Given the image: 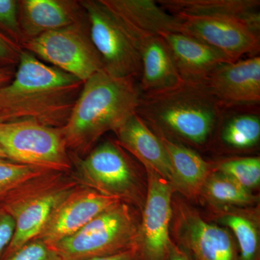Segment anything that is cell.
I'll use <instances>...</instances> for the list:
<instances>
[{
	"instance_id": "1",
	"label": "cell",
	"mask_w": 260,
	"mask_h": 260,
	"mask_svg": "<svg viewBox=\"0 0 260 260\" xmlns=\"http://www.w3.org/2000/svg\"><path fill=\"white\" fill-rule=\"evenodd\" d=\"M83 83L23 49L14 78L0 88V121L31 120L62 128Z\"/></svg>"
},
{
	"instance_id": "2",
	"label": "cell",
	"mask_w": 260,
	"mask_h": 260,
	"mask_svg": "<svg viewBox=\"0 0 260 260\" xmlns=\"http://www.w3.org/2000/svg\"><path fill=\"white\" fill-rule=\"evenodd\" d=\"M135 78H116L104 70L84 82L66 124L67 148L85 154L109 131L115 132L136 113L140 96Z\"/></svg>"
},
{
	"instance_id": "3",
	"label": "cell",
	"mask_w": 260,
	"mask_h": 260,
	"mask_svg": "<svg viewBox=\"0 0 260 260\" xmlns=\"http://www.w3.org/2000/svg\"><path fill=\"white\" fill-rule=\"evenodd\" d=\"M223 109L204 84L184 81L175 88L140 94L136 114L155 134L200 147L211 138Z\"/></svg>"
},
{
	"instance_id": "4",
	"label": "cell",
	"mask_w": 260,
	"mask_h": 260,
	"mask_svg": "<svg viewBox=\"0 0 260 260\" xmlns=\"http://www.w3.org/2000/svg\"><path fill=\"white\" fill-rule=\"evenodd\" d=\"M140 223L121 202L101 213L70 237L49 245L62 260H90L139 246Z\"/></svg>"
},
{
	"instance_id": "5",
	"label": "cell",
	"mask_w": 260,
	"mask_h": 260,
	"mask_svg": "<svg viewBox=\"0 0 260 260\" xmlns=\"http://www.w3.org/2000/svg\"><path fill=\"white\" fill-rule=\"evenodd\" d=\"M0 148L7 158L18 164L48 172L71 168L61 128L31 120L0 121Z\"/></svg>"
},
{
	"instance_id": "6",
	"label": "cell",
	"mask_w": 260,
	"mask_h": 260,
	"mask_svg": "<svg viewBox=\"0 0 260 260\" xmlns=\"http://www.w3.org/2000/svg\"><path fill=\"white\" fill-rule=\"evenodd\" d=\"M22 49L83 83L104 70L102 57L90 38L87 15L78 23L26 41Z\"/></svg>"
},
{
	"instance_id": "7",
	"label": "cell",
	"mask_w": 260,
	"mask_h": 260,
	"mask_svg": "<svg viewBox=\"0 0 260 260\" xmlns=\"http://www.w3.org/2000/svg\"><path fill=\"white\" fill-rule=\"evenodd\" d=\"M90 35L104 63V70L116 78H140L142 61L136 44L119 20L100 0L80 1Z\"/></svg>"
},
{
	"instance_id": "8",
	"label": "cell",
	"mask_w": 260,
	"mask_h": 260,
	"mask_svg": "<svg viewBox=\"0 0 260 260\" xmlns=\"http://www.w3.org/2000/svg\"><path fill=\"white\" fill-rule=\"evenodd\" d=\"M79 167L92 189L143 208L144 194L134 165L117 143L106 141L99 145L80 162Z\"/></svg>"
},
{
	"instance_id": "9",
	"label": "cell",
	"mask_w": 260,
	"mask_h": 260,
	"mask_svg": "<svg viewBox=\"0 0 260 260\" xmlns=\"http://www.w3.org/2000/svg\"><path fill=\"white\" fill-rule=\"evenodd\" d=\"M172 209L174 243L192 260H240L237 244L226 229L208 223L181 200L173 203Z\"/></svg>"
},
{
	"instance_id": "10",
	"label": "cell",
	"mask_w": 260,
	"mask_h": 260,
	"mask_svg": "<svg viewBox=\"0 0 260 260\" xmlns=\"http://www.w3.org/2000/svg\"><path fill=\"white\" fill-rule=\"evenodd\" d=\"M177 17V32L215 48L232 61L239 60L246 54L259 56L260 29L247 22L227 17Z\"/></svg>"
},
{
	"instance_id": "11",
	"label": "cell",
	"mask_w": 260,
	"mask_h": 260,
	"mask_svg": "<svg viewBox=\"0 0 260 260\" xmlns=\"http://www.w3.org/2000/svg\"><path fill=\"white\" fill-rule=\"evenodd\" d=\"M145 170L148 190L140 223V254L143 260H168L174 242L170 232L175 189L154 171Z\"/></svg>"
},
{
	"instance_id": "12",
	"label": "cell",
	"mask_w": 260,
	"mask_h": 260,
	"mask_svg": "<svg viewBox=\"0 0 260 260\" xmlns=\"http://www.w3.org/2000/svg\"><path fill=\"white\" fill-rule=\"evenodd\" d=\"M123 201L118 197L93 189L71 191L53 210L47 224L36 239L48 245L73 235L90 220Z\"/></svg>"
},
{
	"instance_id": "13",
	"label": "cell",
	"mask_w": 260,
	"mask_h": 260,
	"mask_svg": "<svg viewBox=\"0 0 260 260\" xmlns=\"http://www.w3.org/2000/svg\"><path fill=\"white\" fill-rule=\"evenodd\" d=\"M223 107L260 102V56L224 63L203 83Z\"/></svg>"
},
{
	"instance_id": "14",
	"label": "cell",
	"mask_w": 260,
	"mask_h": 260,
	"mask_svg": "<svg viewBox=\"0 0 260 260\" xmlns=\"http://www.w3.org/2000/svg\"><path fill=\"white\" fill-rule=\"evenodd\" d=\"M18 2L22 44L46 32L69 26L86 18V13L80 1L21 0Z\"/></svg>"
},
{
	"instance_id": "15",
	"label": "cell",
	"mask_w": 260,
	"mask_h": 260,
	"mask_svg": "<svg viewBox=\"0 0 260 260\" xmlns=\"http://www.w3.org/2000/svg\"><path fill=\"white\" fill-rule=\"evenodd\" d=\"M134 40L177 32L179 20L153 0H100Z\"/></svg>"
},
{
	"instance_id": "16",
	"label": "cell",
	"mask_w": 260,
	"mask_h": 260,
	"mask_svg": "<svg viewBox=\"0 0 260 260\" xmlns=\"http://www.w3.org/2000/svg\"><path fill=\"white\" fill-rule=\"evenodd\" d=\"M160 37L167 43L181 79L203 83L215 68L233 62L225 54L189 36L167 32Z\"/></svg>"
},
{
	"instance_id": "17",
	"label": "cell",
	"mask_w": 260,
	"mask_h": 260,
	"mask_svg": "<svg viewBox=\"0 0 260 260\" xmlns=\"http://www.w3.org/2000/svg\"><path fill=\"white\" fill-rule=\"evenodd\" d=\"M114 133L117 137L116 143L121 148L134 155L145 169L154 171L174 188L172 166L161 140L136 113Z\"/></svg>"
},
{
	"instance_id": "18",
	"label": "cell",
	"mask_w": 260,
	"mask_h": 260,
	"mask_svg": "<svg viewBox=\"0 0 260 260\" xmlns=\"http://www.w3.org/2000/svg\"><path fill=\"white\" fill-rule=\"evenodd\" d=\"M135 43L141 57L142 71L138 84L141 93L162 91L184 82L167 43L160 36L141 38Z\"/></svg>"
},
{
	"instance_id": "19",
	"label": "cell",
	"mask_w": 260,
	"mask_h": 260,
	"mask_svg": "<svg viewBox=\"0 0 260 260\" xmlns=\"http://www.w3.org/2000/svg\"><path fill=\"white\" fill-rule=\"evenodd\" d=\"M71 191H44L32 195L20 203L19 206L15 207L13 216L15 223L14 235L2 260L35 240L47 224L53 210Z\"/></svg>"
},
{
	"instance_id": "20",
	"label": "cell",
	"mask_w": 260,
	"mask_h": 260,
	"mask_svg": "<svg viewBox=\"0 0 260 260\" xmlns=\"http://www.w3.org/2000/svg\"><path fill=\"white\" fill-rule=\"evenodd\" d=\"M156 2L162 9L177 16L238 18L260 29L259 0H159Z\"/></svg>"
},
{
	"instance_id": "21",
	"label": "cell",
	"mask_w": 260,
	"mask_h": 260,
	"mask_svg": "<svg viewBox=\"0 0 260 260\" xmlns=\"http://www.w3.org/2000/svg\"><path fill=\"white\" fill-rule=\"evenodd\" d=\"M157 135L167 150L172 166L175 190L189 196L199 194L211 174V165L189 147Z\"/></svg>"
},
{
	"instance_id": "22",
	"label": "cell",
	"mask_w": 260,
	"mask_h": 260,
	"mask_svg": "<svg viewBox=\"0 0 260 260\" xmlns=\"http://www.w3.org/2000/svg\"><path fill=\"white\" fill-rule=\"evenodd\" d=\"M218 125L220 140L235 150L256 146L260 139L259 104L224 107Z\"/></svg>"
},
{
	"instance_id": "23",
	"label": "cell",
	"mask_w": 260,
	"mask_h": 260,
	"mask_svg": "<svg viewBox=\"0 0 260 260\" xmlns=\"http://www.w3.org/2000/svg\"><path fill=\"white\" fill-rule=\"evenodd\" d=\"M201 192L210 202L216 204L247 205L256 201L255 197L250 190L219 172L210 174Z\"/></svg>"
},
{
	"instance_id": "24",
	"label": "cell",
	"mask_w": 260,
	"mask_h": 260,
	"mask_svg": "<svg viewBox=\"0 0 260 260\" xmlns=\"http://www.w3.org/2000/svg\"><path fill=\"white\" fill-rule=\"evenodd\" d=\"M222 222L234 232L239 249L240 260H259V234L251 220L242 215L228 214Z\"/></svg>"
},
{
	"instance_id": "25",
	"label": "cell",
	"mask_w": 260,
	"mask_h": 260,
	"mask_svg": "<svg viewBox=\"0 0 260 260\" xmlns=\"http://www.w3.org/2000/svg\"><path fill=\"white\" fill-rule=\"evenodd\" d=\"M218 172L231 178L248 190H251L259 184V157L230 159L218 166Z\"/></svg>"
},
{
	"instance_id": "26",
	"label": "cell",
	"mask_w": 260,
	"mask_h": 260,
	"mask_svg": "<svg viewBox=\"0 0 260 260\" xmlns=\"http://www.w3.org/2000/svg\"><path fill=\"white\" fill-rule=\"evenodd\" d=\"M18 9V1L0 0V32L21 47L23 39L19 23Z\"/></svg>"
},
{
	"instance_id": "27",
	"label": "cell",
	"mask_w": 260,
	"mask_h": 260,
	"mask_svg": "<svg viewBox=\"0 0 260 260\" xmlns=\"http://www.w3.org/2000/svg\"><path fill=\"white\" fill-rule=\"evenodd\" d=\"M44 172L48 171L0 160V189L13 185L15 183L28 180L31 177H40Z\"/></svg>"
},
{
	"instance_id": "28",
	"label": "cell",
	"mask_w": 260,
	"mask_h": 260,
	"mask_svg": "<svg viewBox=\"0 0 260 260\" xmlns=\"http://www.w3.org/2000/svg\"><path fill=\"white\" fill-rule=\"evenodd\" d=\"M3 260H62L52 248L41 240L32 241Z\"/></svg>"
},
{
	"instance_id": "29",
	"label": "cell",
	"mask_w": 260,
	"mask_h": 260,
	"mask_svg": "<svg viewBox=\"0 0 260 260\" xmlns=\"http://www.w3.org/2000/svg\"><path fill=\"white\" fill-rule=\"evenodd\" d=\"M22 51L20 46L0 32V68L18 65Z\"/></svg>"
},
{
	"instance_id": "30",
	"label": "cell",
	"mask_w": 260,
	"mask_h": 260,
	"mask_svg": "<svg viewBox=\"0 0 260 260\" xmlns=\"http://www.w3.org/2000/svg\"><path fill=\"white\" fill-rule=\"evenodd\" d=\"M15 223L12 215L0 216V260L10 246L15 232Z\"/></svg>"
},
{
	"instance_id": "31",
	"label": "cell",
	"mask_w": 260,
	"mask_h": 260,
	"mask_svg": "<svg viewBox=\"0 0 260 260\" xmlns=\"http://www.w3.org/2000/svg\"><path fill=\"white\" fill-rule=\"evenodd\" d=\"M90 260H143L139 246H135L127 250L121 251L117 254L103 257L95 258Z\"/></svg>"
},
{
	"instance_id": "32",
	"label": "cell",
	"mask_w": 260,
	"mask_h": 260,
	"mask_svg": "<svg viewBox=\"0 0 260 260\" xmlns=\"http://www.w3.org/2000/svg\"><path fill=\"white\" fill-rule=\"evenodd\" d=\"M168 260H192V259L188 255L187 253L181 249L175 243L173 242Z\"/></svg>"
},
{
	"instance_id": "33",
	"label": "cell",
	"mask_w": 260,
	"mask_h": 260,
	"mask_svg": "<svg viewBox=\"0 0 260 260\" xmlns=\"http://www.w3.org/2000/svg\"><path fill=\"white\" fill-rule=\"evenodd\" d=\"M14 68H0V88L9 84L15 76Z\"/></svg>"
},
{
	"instance_id": "34",
	"label": "cell",
	"mask_w": 260,
	"mask_h": 260,
	"mask_svg": "<svg viewBox=\"0 0 260 260\" xmlns=\"http://www.w3.org/2000/svg\"><path fill=\"white\" fill-rule=\"evenodd\" d=\"M6 158H7L6 155H5L3 150L0 148V160H3V159Z\"/></svg>"
}]
</instances>
